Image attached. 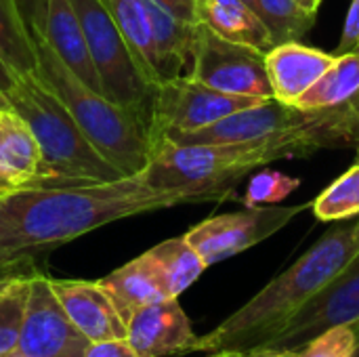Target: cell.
<instances>
[{
  "instance_id": "cell-1",
  "label": "cell",
  "mask_w": 359,
  "mask_h": 357,
  "mask_svg": "<svg viewBox=\"0 0 359 357\" xmlns=\"http://www.w3.org/2000/svg\"><path fill=\"white\" fill-rule=\"evenodd\" d=\"M185 204L151 189L143 173L107 183L23 187L0 200V267H25L93 229Z\"/></svg>"
},
{
  "instance_id": "cell-2",
  "label": "cell",
  "mask_w": 359,
  "mask_h": 357,
  "mask_svg": "<svg viewBox=\"0 0 359 357\" xmlns=\"http://www.w3.org/2000/svg\"><path fill=\"white\" fill-rule=\"evenodd\" d=\"M359 252V217L322 236L294 265L273 278L244 307L206 337L198 351L246 353L267 345L288 320Z\"/></svg>"
},
{
  "instance_id": "cell-3",
  "label": "cell",
  "mask_w": 359,
  "mask_h": 357,
  "mask_svg": "<svg viewBox=\"0 0 359 357\" xmlns=\"http://www.w3.org/2000/svg\"><path fill=\"white\" fill-rule=\"evenodd\" d=\"M6 99L29 126L40 149L36 187L90 185L124 177L95 149L67 107L38 76H19Z\"/></svg>"
},
{
  "instance_id": "cell-4",
  "label": "cell",
  "mask_w": 359,
  "mask_h": 357,
  "mask_svg": "<svg viewBox=\"0 0 359 357\" xmlns=\"http://www.w3.org/2000/svg\"><path fill=\"white\" fill-rule=\"evenodd\" d=\"M34 48L36 76L59 97L95 149L124 177L143 173L151 156L145 122L86 86L44 38L34 40Z\"/></svg>"
},
{
  "instance_id": "cell-5",
  "label": "cell",
  "mask_w": 359,
  "mask_h": 357,
  "mask_svg": "<svg viewBox=\"0 0 359 357\" xmlns=\"http://www.w3.org/2000/svg\"><path fill=\"white\" fill-rule=\"evenodd\" d=\"M72 4L88 42L103 95L111 103L139 116L147 126L156 86L141 74L109 11L101 0H72Z\"/></svg>"
},
{
  "instance_id": "cell-6",
  "label": "cell",
  "mask_w": 359,
  "mask_h": 357,
  "mask_svg": "<svg viewBox=\"0 0 359 357\" xmlns=\"http://www.w3.org/2000/svg\"><path fill=\"white\" fill-rule=\"evenodd\" d=\"M259 97H240L215 90L191 78H177L154 88L147 135L149 145L172 133H189L219 122L240 109L263 103Z\"/></svg>"
},
{
  "instance_id": "cell-7",
  "label": "cell",
  "mask_w": 359,
  "mask_h": 357,
  "mask_svg": "<svg viewBox=\"0 0 359 357\" xmlns=\"http://www.w3.org/2000/svg\"><path fill=\"white\" fill-rule=\"evenodd\" d=\"M189 78L227 95L273 99L265 53L231 42L204 23L198 27Z\"/></svg>"
},
{
  "instance_id": "cell-8",
  "label": "cell",
  "mask_w": 359,
  "mask_h": 357,
  "mask_svg": "<svg viewBox=\"0 0 359 357\" xmlns=\"http://www.w3.org/2000/svg\"><path fill=\"white\" fill-rule=\"evenodd\" d=\"M309 204L301 206H246L238 213L217 215L185 234L206 267L231 259L278 234Z\"/></svg>"
},
{
  "instance_id": "cell-9",
  "label": "cell",
  "mask_w": 359,
  "mask_h": 357,
  "mask_svg": "<svg viewBox=\"0 0 359 357\" xmlns=\"http://www.w3.org/2000/svg\"><path fill=\"white\" fill-rule=\"evenodd\" d=\"M359 320V252L261 349L301 351L320 332ZM255 351V349H252Z\"/></svg>"
},
{
  "instance_id": "cell-10",
  "label": "cell",
  "mask_w": 359,
  "mask_h": 357,
  "mask_svg": "<svg viewBox=\"0 0 359 357\" xmlns=\"http://www.w3.org/2000/svg\"><path fill=\"white\" fill-rule=\"evenodd\" d=\"M88 345L53 292L50 278L34 271L17 351L27 357H82Z\"/></svg>"
},
{
  "instance_id": "cell-11",
  "label": "cell",
  "mask_w": 359,
  "mask_h": 357,
  "mask_svg": "<svg viewBox=\"0 0 359 357\" xmlns=\"http://www.w3.org/2000/svg\"><path fill=\"white\" fill-rule=\"evenodd\" d=\"M158 50L160 84L189 78L200 27L196 0H143Z\"/></svg>"
},
{
  "instance_id": "cell-12",
  "label": "cell",
  "mask_w": 359,
  "mask_h": 357,
  "mask_svg": "<svg viewBox=\"0 0 359 357\" xmlns=\"http://www.w3.org/2000/svg\"><path fill=\"white\" fill-rule=\"evenodd\" d=\"M126 341L139 357H170L198 351L200 337L194 332L179 299H164L130 316Z\"/></svg>"
},
{
  "instance_id": "cell-13",
  "label": "cell",
  "mask_w": 359,
  "mask_h": 357,
  "mask_svg": "<svg viewBox=\"0 0 359 357\" xmlns=\"http://www.w3.org/2000/svg\"><path fill=\"white\" fill-rule=\"evenodd\" d=\"M50 288L57 295L72 324L90 343L126 339V324L99 282L50 278Z\"/></svg>"
},
{
  "instance_id": "cell-14",
  "label": "cell",
  "mask_w": 359,
  "mask_h": 357,
  "mask_svg": "<svg viewBox=\"0 0 359 357\" xmlns=\"http://www.w3.org/2000/svg\"><path fill=\"white\" fill-rule=\"evenodd\" d=\"M337 55L324 53L301 42L276 44L265 53L267 78L273 99L284 105H294L334 63Z\"/></svg>"
},
{
  "instance_id": "cell-15",
  "label": "cell",
  "mask_w": 359,
  "mask_h": 357,
  "mask_svg": "<svg viewBox=\"0 0 359 357\" xmlns=\"http://www.w3.org/2000/svg\"><path fill=\"white\" fill-rule=\"evenodd\" d=\"M57 57L90 88L101 90V80L95 69L88 42L84 38L80 19L74 11L72 0H48L46 38Z\"/></svg>"
},
{
  "instance_id": "cell-16",
  "label": "cell",
  "mask_w": 359,
  "mask_h": 357,
  "mask_svg": "<svg viewBox=\"0 0 359 357\" xmlns=\"http://www.w3.org/2000/svg\"><path fill=\"white\" fill-rule=\"evenodd\" d=\"M99 284L109 295V299H111L116 311L120 314V318L124 320V324L130 320V316L135 311L143 309L145 305L170 299L156 265L151 263V259L145 252L141 257L128 261L120 269L111 271L103 280H99Z\"/></svg>"
},
{
  "instance_id": "cell-17",
  "label": "cell",
  "mask_w": 359,
  "mask_h": 357,
  "mask_svg": "<svg viewBox=\"0 0 359 357\" xmlns=\"http://www.w3.org/2000/svg\"><path fill=\"white\" fill-rule=\"evenodd\" d=\"M196 13L200 23L231 42L252 46L261 53L273 48L267 27L255 8L242 0H196Z\"/></svg>"
},
{
  "instance_id": "cell-18",
  "label": "cell",
  "mask_w": 359,
  "mask_h": 357,
  "mask_svg": "<svg viewBox=\"0 0 359 357\" xmlns=\"http://www.w3.org/2000/svg\"><path fill=\"white\" fill-rule=\"evenodd\" d=\"M0 170L19 189L38 185L40 149L29 126L13 109H0Z\"/></svg>"
},
{
  "instance_id": "cell-19",
  "label": "cell",
  "mask_w": 359,
  "mask_h": 357,
  "mask_svg": "<svg viewBox=\"0 0 359 357\" xmlns=\"http://www.w3.org/2000/svg\"><path fill=\"white\" fill-rule=\"evenodd\" d=\"M109 11L114 23L118 25L122 38L126 40L141 74L154 84H160L158 76V50L154 42V32L149 15L143 0H101Z\"/></svg>"
},
{
  "instance_id": "cell-20",
  "label": "cell",
  "mask_w": 359,
  "mask_h": 357,
  "mask_svg": "<svg viewBox=\"0 0 359 357\" xmlns=\"http://www.w3.org/2000/svg\"><path fill=\"white\" fill-rule=\"evenodd\" d=\"M145 255L156 265L170 299H179V295L185 292L206 269L204 261L185 240V236L160 242Z\"/></svg>"
},
{
  "instance_id": "cell-21",
  "label": "cell",
  "mask_w": 359,
  "mask_h": 357,
  "mask_svg": "<svg viewBox=\"0 0 359 357\" xmlns=\"http://www.w3.org/2000/svg\"><path fill=\"white\" fill-rule=\"evenodd\" d=\"M359 90V55L347 53L337 55L334 63L326 69V74L297 99V107L301 109H326L341 107L349 103Z\"/></svg>"
},
{
  "instance_id": "cell-22",
  "label": "cell",
  "mask_w": 359,
  "mask_h": 357,
  "mask_svg": "<svg viewBox=\"0 0 359 357\" xmlns=\"http://www.w3.org/2000/svg\"><path fill=\"white\" fill-rule=\"evenodd\" d=\"M0 59L17 76H36V48L13 0H0Z\"/></svg>"
},
{
  "instance_id": "cell-23",
  "label": "cell",
  "mask_w": 359,
  "mask_h": 357,
  "mask_svg": "<svg viewBox=\"0 0 359 357\" xmlns=\"http://www.w3.org/2000/svg\"><path fill=\"white\" fill-rule=\"evenodd\" d=\"M252 8L267 27L273 46L299 42L316 23V17L299 8L294 0H255Z\"/></svg>"
},
{
  "instance_id": "cell-24",
  "label": "cell",
  "mask_w": 359,
  "mask_h": 357,
  "mask_svg": "<svg viewBox=\"0 0 359 357\" xmlns=\"http://www.w3.org/2000/svg\"><path fill=\"white\" fill-rule=\"evenodd\" d=\"M320 221H347L359 217V164H353L313 202Z\"/></svg>"
},
{
  "instance_id": "cell-25",
  "label": "cell",
  "mask_w": 359,
  "mask_h": 357,
  "mask_svg": "<svg viewBox=\"0 0 359 357\" xmlns=\"http://www.w3.org/2000/svg\"><path fill=\"white\" fill-rule=\"evenodd\" d=\"M32 274L34 271L21 276L4 292H0V357L17 351Z\"/></svg>"
},
{
  "instance_id": "cell-26",
  "label": "cell",
  "mask_w": 359,
  "mask_h": 357,
  "mask_svg": "<svg viewBox=\"0 0 359 357\" xmlns=\"http://www.w3.org/2000/svg\"><path fill=\"white\" fill-rule=\"evenodd\" d=\"M301 185L299 179L288 177L280 170H259L246 189L244 196V204L246 206H271V204H280L282 200H286L297 187Z\"/></svg>"
},
{
  "instance_id": "cell-27",
  "label": "cell",
  "mask_w": 359,
  "mask_h": 357,
  "mask_svg": "<svg viewBox=\"0 0 359 357\" xmlns=\"http://www.w3.org/2000/svg\"><path fill=\"white\" fill-rule=\"evenodd\" d=\"M358 335L351 324L328 328L313 337L301 351V357H353L358 349Z\"/></svg>"
},
{
  "instance_id": "cell-28",
  "label": "cell",
  "mask_w": 359,
  "mask_h": 357,
  "mask_svg": "<svg viewBox=\"0 0 359 357\" xmlns=\"http://www.w3.org/2000/svg\"><path fill=\"white\" fill-rule=\"evenodd\" d=\"M13 6L27 32L34 40L46 38V19H48V0H13Z\"/></svg>"
},
{
  "instance_id": "cell-29",
  "label": "cell",
  "mask_w": 359,
  "mask_h": 357,
  "mask_svg": "<svg viewBox=\"0 0 359 357\" xmlns=\"http://www.w3.org/2000/svg\"><path fill=\"white\" fill-rule=\"evenodd\" d=\"M359 44V0H351L349 13L345 17V25H343V34L337 46V55H347L353 53L355 46Z\"/></svg>"
},
{
  "instance_id": "cell-30",
  "label": "cell",
  "mask_w": 359,
  "mask_h": 357,
  "mask_svg": "<svg viewBox=\"0 0 359 357\" xmlns=\"http://www.w3.org/2000/svg\"><path fill=\"white\" fill-rule=\"evenodd\" d=\"M82 357H139L126 339H109L90 343Z\"/></svg>"
},
{
  "instance_id": "cell-31",
  "label": "cell",
  "mask_w": 359,
  "mask_h": 357,
  "mask_svg": "<svg viewBox=\"0 0 359 357\" xmlns=\"http://www.w3.org/2000/svg\"><path fill=\"white\" fill-rule=\"evenodd\" d=\"M17 78H19V76H17V74H15V72H13V69H11L6 63L0 59V93H2L4 97L11 93V88L15 86Z\"/></svg>"
},
{
  "instance_id": "cell-32",
  "label": "cell",
  "mask_w": 359,
  "mask_h": 357,
  "mask_svg": "<svg viewBox=\"0 0 359 357\" xmlns=\"http://www.w3.org/2000/svg\"><path fill=\"white\" fill-rule=\"evenodd\" d=\"M29 271H23V267H0V292H4L15 280L25 276Z\"/></svg>"
},
{
  "instance_id": "cell-33",
  "label": "cell",
  "mask_w": 359,
  "mask_h": 357,
  "mask_svg": "<svg viewBox=\"0 0 359 357\" xmlns=\"http://www.w3.org/2000/svg\"><path fill=\"white\" fill-rule=\"evenodd\" d=\"M244 357H301L299 351H280V349H255L242 353Z\"/></svg>"
},
{
  "instance_id": "cell-34",
  "label": "cell",
  "mask_w": 359,
  "mask_h": 357,
  "mask_svg": "<svg viewBox=\"0 0 359 357\" xmlns=\"http://www.w3.org/2000/svg\"><path fill=\"white\" fill-rule=\"evenodd\" d=\"M15 189H19V187H17V185H15V183H13V181H11L8 177H6V175H4V173L0 170V200H2L4 196L13 194Z\"/></svg>"
},
{
  "instance_id": "cell-35",
  "label": "cell",
  "mask_w": 359,
  "mask_h": 357,
  "mask_svg": "<svg viewBox=\"0 0 359 357\" xmlns=\"http://www.w3.org/2000/svg\"><path fill=\"white\" fill-rule=\"evenodd\" d=\"M297 2V6L299 8H303L305 13H309V15H318V8H320V4H322V0H294Z\"/></svg>"
},
{
  "instance_id": "cell-36",
  "label": "cell",
  "mask_w": 359,
  "mask_h": 357,
  "mask_svg": "<svg viewBox=\"0 0 359 357\" xmlns=\"http://www.w3.org/2000/svg\"><path fill=\"white\" fill-rule=\"evenodd\" d=\"M345 107L349 109V114L353 116V122H355V128H358L359 133V90L358 95L349 101V103H345Z\"/></svg>"
},
{
  "instance_id": "cell-37",
  "label": "cell",
  "mask_w": 359,
  "mask_h": 357,
  "mask_svg": "<svg viewBox=\"0 0 359 357\" xmlns=\"http://www.w3.org/2000/svg\"><path fill=\"white\" fill-rule=\"evenodd\" d=\"M0 109H11V103H8V99L0 93Z\"/></svg>"
},
{
  "instance_id": "cell-38",
  "label": "cell",
  "mask_w": 359,
  "mask_h": 357,
  "mask_svg": "<svg viewBox=\"0 0 359 357\" xmlns=\"http://www.w3.org/2000/svg\"><path fill=\"white\" fill-rule=\"evenodd\" d=\"M210 357H244L242 353H231V351H225V353H210Z\"/></svg>"
},
{
  "instance_id": "cell-39",
  "label": "cell",
  "mask_w": 359,
  "mask_h": 357,
  "mask_svg": "<svg viewBox=\"0 0 359 357\" xmlns=\"http://www.w3.org/2000/svg\"><path fill=\"white\" fill-rule=\"evenodd\" d=\"M351 326H353V330H355V335H358V339H359V320L358 322H353Z\"/></svg>"
},
{
  "instance_id": "cell-40",
  "label": "cell",
  "mask_w": 359,
  "mask_h": 357,
  "mask_svg": "<svg viewBox=\"0 0 359 357\" xmlns=\"http://www.w3.org/2000/svg\"><path fill=\"white\" fill-rule=\"evenodd\" d=\"M6 357H27V356H23V353H19V351H13V353H8Z\"/></svg>"
},
{
  "instance_id": "cell-41",
  "label": "cell",
  "mask_w": 359,
  "mask_h": 357,
  "mask_svg": "<svg viewBox=\"0 0 359 357\" xmlns=\"http://www.w3.org/2000/svg\"><path fill=\"white\" fill-rule=\"evenodd\" d=\"M242 2H246L248 6H255V0H242Z\"/></svg>"
},
{
  "instance_id": "cell-42",
  "label": "cell",
  "mask_w": 359,
  "mask_h": 357,
  "mask_svg": "<svg viewBox=\"0 0 359 357\" xmlns=\"http://www.w3.org/2000/svg\"><path fill=\"white\" fill-rule=\"evenodd\" d=\"M355 164H359V145H358V158H355Z\"/></svg>"
},
{
  "instance_id": "cell-43",
  "label": "cell",
  "mask_w": 359,
  "mask_h": 357,
  "mask_svg": "<svg viewBox=\"0 0 359 357\" xmlns=\"http://www.w3.org/2000/svg\"><path fill=\"white\" fill-rule=\"evenodd\" d=\"M353 357H359V343H358V349H355V356Z\"/></svg>"
},
{
  "instance_id": "cell-44",
  "label": "cell",
  "mask_w": 359,
  "mask_h": 357,
  "mask_svg": "<svg viewBox=\"0 0 359 357\" xmlns=\"http://www.w3.org/2000/svg\"><path fill=\"white\" fill-rule=\"evenodd\" d=\"M353 53H358V55H359V44H358V46H355V50H353Z\"/></svg>"
}]
</instances>
